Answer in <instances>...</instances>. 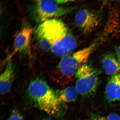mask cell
Listing matches in <instances>:
<instances>
[{"mask_svg": "<svg viewBox=\"0 0 120 120\" xmlns=\"http://www.w3.org/2000/svg\"><path fill=\"white\" fill-rule=\"evenodd\" d=\"M27 93L36 106L49 115H56L60 111L61 102L56 91L43 79L37 78L31 80L27 89Z\"/></svg>", "mask_w": 120, "mask_h": 120, "instance_id": "6da1fadb", "label": "cell"}, {"mask_svg": "<svg viewBox=\"0 0 120 120\" xmlns=\"http://www.w3.org/2000/svg\"><path fill=\"white\" fill-rule=\"evenodd\" d=\"M70 33L67 25L60 19H52L42 22L36 30L35 36L40 48L45 51L51 50L53 43Z\"/></svg>", "mask_w": 120, "mask_h": 120, "instance_id": "7a4b0ae2", "label": "cell"}, {"mask_svg": "<svg viewBox=\"0 0 120 120\" xmlns=\"http://www.w3.org/2000/svg\"><path fill=\"white\" fill-rule=\"evenodd\" d=\"M103 35L96 39L89 46L62 58L56 68L60 77L69 81L78 70L85 64L98 46L103 41Z\"/></svg>", "mask_w": 120, "mask_h": 120, "instance_id": "3957f363", "label": "cell"}, {"mask_svg": "<svg viewBox=\"0 0 120 120\" xmlns=\"http://www.w3.org/2000/svg\"><path fill=\"white\" fill-rule=\"evenodd\" d=\"M53 0H34L31 8V15L34 21L41 24L55 17L71 13L73 7L60 6Z\"/></svg>", "mask_w": 120, "mask_h": 120, "instance_id": "277c9868", "label": "cell"}, {"mask_svg": "<svg viewBox=\"0 0 120 120\" xmlns=\"http://www.w3.org/2000/svg\"><path fill=\"white\" fill-rule=\"evenodd\" d=\"M75 87L78 94L83 97H88L95 93L98 87V74L93 67L88 64L82 65L75 75Z\"/></svg>", "mask_w": 120, "mask_h": 120, "instance_id": "5b68a950", "label": "cell"}, {"mask_svg": "<svg viewBox=\"0 0 120 120\" xmlns=\"http://www.w3.org/2000/svg\"><path fill=\"white\" fill-rule=\"evenodd\" d=\"M100 21L98 14L85 9L79 10L74 18L76 26L85 34L92 32L99 25Z\"/></svg>", "mask_w": 120, "mask_h": 120, "instance_id": "8992f818", "label": "cell"}, {"mask_svg": "<svg viewBox=\"0 0 120 120\" xmlns=\"http://www.w3.org/2000/svg\"><path fill=\"white\" fill-rule=\"evenodd\" d=\"M77 41L71 32L52 45L51 51L56 56L62 58L71 54L75 49Z\"/></svg>", "mask_w": 120, "mask_h": 120, "instance_id": "52a82bcc", "label": "cell"}, {"mask_svg": "<svg viewBox=\"0 0 120 120\" xmlns=\"http://www.w3.org/2000/svg\"><path fill=\"white\" fill-rule=\"evenodd\" d=\"M33 30L31 27L27 26L22 29L15 38L14 43V50L9 57H11L15 54L25 53L29 50Z\"/></svg>", "mask_w": 120, "mask_h": 120, "instance_id": "ba28073f", "label": "cell"}, {"mask_svg": "<svg viewBox=\"0 0 120 120\" xmlns=\"http://www.w3.org/2000/svg\"><path fill=\"white\" fill-rule=\"evenodd\" d=\"M15 67L11 58L9 57L6 66L0 77V92L2 95L10 92L15 79Z\"/></svg>", "mask_w": 120, "mask_h": 120, "instance_id": "9c48e42d", "label": "cell"}, {"mask_svg": "<svg viewBox=\"0 0 120 120\" xmlns=\"http://www.w3.org/2000/svg\"><path fill=\"white\" fill-rule=\"evenodd\" d=\"M105 94L109 101H120V73L112 75L106 87Z\"/></svg>", "mask_w": 120, "mask_h": 120, "instance_id": "30bf717a", "label": "cell"}, {"mask_svg": "<svg viewBox=\"0 0 120 120\" xmlns=\"http://www.w3.org/2000/svg\"><path fill=\"white\" fill-rule=\"evenodd\" d=\"M101 61L103 69L107 74L112 75L119 73V63L116 55L113 52H108L103 54Z\"/></svg>", "mask_w": 120, "mask_h": 120, "instance_id": "8fae6325", "label": "cell"}, {"mask_svg": "<svg viewBox=\"0 0 120 120\" xmlns=\"http://www.w3.org/2000/svg\"><path fill=\"white\" fill-rule=\"evenodd\" d=\"M61 102H70L74 101L77 97L78 93L75 87L69 86L62 90L55 91Z\"/></svg>", "mask_w": 120, "mask_h": 120, "instance_id": "7c38bea8", "label": "cell"}, {"mask_svg": "<svg viewBox=\"0 0 120 120\" xmlns=\"http://www.w3.org/2000/svg\"><path fill=\"white\" fill-rule=\"evenodd\" d=\"M7 120H24L20 112L17 109H13Z\"/></svg>", "mask_w": 120, "mask_h": 120, "instance_id": "4fadbf2b", "label": "cell"}, {"mask_svg": "<svg viewBox=\"0 0 120 120\" xmlns=\"http://www.w3.org/2000/svg\"><path fill=\"white\" fill-rule=\"evenodd\" d=\"M106 120H120V116L116 113L110 114L108 116Z\"/></svg>", "mask_w": 120, "mask_h": 120, "instance_id": "5bb4252c", "label": "cell"}, {"mask_svg": "<svg viewBox=\"0 0 120 120\" xmlns=\"http://www.w3.org/2000/svg\"><path fill=\"white\" fill-rule=\"evenodd\" d=\"M115 55L119 63L120 67V46L116 47L115 49Z\"/></svg>", "mask_w": 120, "mask_h": 120, "instance_id": "9a60e30c", "label": "cell"}, {"mask_svg": "<svg viewBox=\"0 0 120 120\" xmlns=\"http://www.w3.org/2000/svg\"><path fill=\"white\" fill-rule=\"evenodd\" d=\"M76 0H55V2L59 4H63L65 3L73 1Z\"/></svg>", "mask_w": 120, "mask_h": 120, "instance_id": "2e32d148", "label": "cell"}, {"mask_svg": "<svg viewBox=\"0 0 120 120\" xmlns=\"http://www.w3.org/2000/svg\"><path fill=\"white\" fill-rule=\"evenodd\" d=\"M92 120H106L105 118L102 117H96L93 118Z\"/></svg>", "mask_w": 120, "mask_h": 120, "instance_id": "e0dca14e", "label": "cell"}, {"mask_svg": "<svg viewBox=\"0 0 120 120\" xmlns=\"http://www.w3.org/2000/svg\"><path fill=\"white\" fill-rule=\"evenodd\" d=\"M102 0L105 1H115L116 0Z\"/></svg>", "mask_w": 120, "mask_h": 120, "instance_id": "ac0fdd59", "label": "cell"}, {"mask_svg": "<svg viewBox=\"0 0 120 120\" xmlns=\"http://www.w3.org/2000/svg\"><path fill=\"white\" fill-rule=\"evenodd\" d=\"M43 120H52V119H50V118H46V119H45Z\"/></svg>", "mask_w": 120, "mask_h": 120, "instance_id": "d6986e66", "label": "cell"}, {"mask_svg": "<svg viewBox=\"0 0 120 120\" xmlns=\"http://www.w3.org/2000/svg\"></svg>", "mask_w": 120, "mask_h": 120, "instance_id": "ffe728a7", "label": "cell"}]
</instances>
